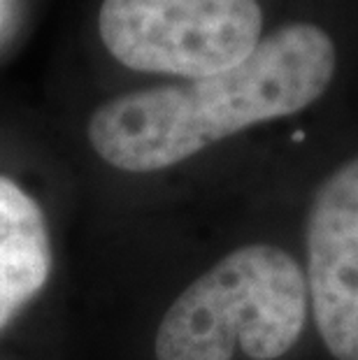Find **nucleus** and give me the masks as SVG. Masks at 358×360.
Listing matches in <instances>:
<instances>
[{
	"instance_id": "nucleus-3",
	"label": "nucleus",
	"mask_w": 358,
	"mask_h": 360,
	"mask_svg": "<svg viewBox=\"0 0 358 360\" xmlns=\"http://www.w3.org/2000/svg\"><path fill=\"white\" fill-rule=\"evenodd\" d=\"M302 224L312 333L328 360H358V110L321 142Z\"/></svg>"
},
{
	"instance_id": "nucleus-2",
	"label": "nucleus",
	"mask_w": 358,
	"mask_h": 360,
	"mask_svg": "<svg viewBox=\"0 0 358 360\" xmlns=\"http://www.w3.org/2000/svg\"><path fill=\"white\" fill-rule=\"evenodd\" d=\"M291 0H103L101 40L128 70L212 77L247 60Z\"/></svg>"
},
{
	"instance_id": "nucleus-4",
	"label": "nucleus",
	"mask_w": 358,
	"mask_h": 360,
	"mask_svg": "<svg viewBox=\"0 0 358 360\" xmlns=\"http://www.w3.org/2000/svg\"><path fill=\"white\" fill-rule=\"evenodd\" d=\"M49 272L51 242L40 205L0 177V330L44 288Z\"/></svg>"
},
{
	"instance_id": "nucleus-1",
	"label": "nucleus",
	"mask_w": 358,
	"mask_h": 360,
	"mask_svg": "<svg viewBox=\"0 0 358 360\" xmlns=\"http://www.w3.org/2000/svg\"><path fill=\"white\" fill-rule=\"evenodd\" d=\"M312 333L302 260L279 244L233 249L193 279L158 323L156 360H281Z\"/></svg>"
}]
</instances>
